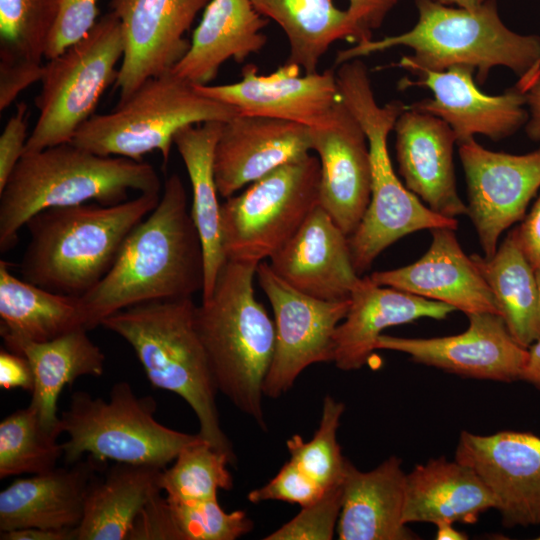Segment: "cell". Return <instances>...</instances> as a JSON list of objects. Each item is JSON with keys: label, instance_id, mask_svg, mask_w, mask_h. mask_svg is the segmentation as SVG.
<instances>
[{"label": "cell", "instance_id": "6da1fadb", "mask_svg": "<svg viewBox=\"0 0 540 540\" xmlns=\"http://www.w3.org/2000/svg\"><path fill=\"white\" fill-rule=\"evenodd\" d=\"M204 286L201 239L178 174L157 206L127 236L111 269L80 297L88 331L110 315L155 300L190 298Z\"/></svg>", "mask_w": 540, "mask_h": 540}, {"label": "cell", "instance_id": "7a4b0ae2", "mask_svg": "<svg viewBox=\"0 0 540 540\" xmlns=\"http://www.w3.org/2000/svg\"><path fill=\"white\" fill-rule=\"evenodd\" d=\"M418 21L408 31L381 39H370L339 50L334 66L383 52L408 47L396 66L417 74L444 71L455 65L475 69L482 85L497 66L512 70L516 85L525 92L540 71V37L510 30L501 20L496 0H485L476 10L453 8L434 0H415Z\"/></svg>", "mask_w": 540, "mask_h": 540}, {"label": "cell", "instance_id": "3957f363", "mask_svg": "<svg viewBox=\"0 0 540 540\" xmlns=\"http://www.w3.org/2000/svg\"><path fill=\"white\" fill-rule=\"evenodd\" d=\"M159 193L116 205L52 207L26 223L30 241L22 278L49 291L81 297L108 273L129 233L157 206Z\"/></svg>", "mask_w": 540, "mask_h": 540}, {"label": "cell", "instance_id": "277c9868", "mask_svg": "<svg viewBox=\"0 0 540 540\" xmlns=\"http://www.w3.org/2000/svg\"><path fill=\"white\" fill-rule=\"evenodd\" d=\"M160 178L144 161L101 156L72 142L21 157L0 191V251L13 248L19 230L36 213L95 201L116 205L129 192L159 193Z\"/></svg>", "mask_w": 540, "mask_h": 540}, {"label": "cell", "instance_id": "5b68a950", "mask_svg": "<svg viewBox=\"0 0 540 540\" xmlns=\"http://www.w3.org/2000/svg\"><path fill=\"white\" fill-rule=\"evenodd\" d=\"M259 263L226 259L211 294L195 308V326L216 387L265 428L263 386L275 349V325L256 299Z\"/></svg>", "mask_w": 540, "mask_h": 540}, {"label": "cell", "instance_id": "8992f818", "mask_svg": "<svg viewBox=\"0 0 540 540\" xmlns=\"http://www.w3.org/2000/svg\"><path fill=\"white\" fill-rule=\"evenodd\" d=\"M195 308L192 297L149 301L110 315L101 326L132 347L152 386L186 401L201 437L234 464L236 456L217 410L218 389L195 326Z\"/></svg>", "mask_w": 540, "mask_h": 540}, {"label": "cell", "instance_id": "52a82bcc", "mask_svg": "<svg viewBox=\"0 0 540 540\" xmlns=\"http://www.w3.org/2000/svg\"><path fill=\"white\" fill-rule=\"evenodd\" d=\"M336 79L343 102L366 134L371 159L370 202L358 227L348 236L352 263L360 276L384 249L405 235L439 227L456 230L458 221L422 204L394 172L387 139L406 105L393 100L380 106L367 66L360 59L337 66Z\"/></svg>", "mask_w": 540, "mask_h": 540}, {"label": "cell", "instance_id": "ba28073f", "mask_svg": "<svg viewBox=\"0 0 540 540\" xmlns=\"http://www.w3.org/2000/svg\"><path fill=\"white\" fill-rule=\"evenodd\" d=\"M237 114L232 106L201 94L195 85L168 72L144 81L111 112L94 114L71 142L101 156L136 161L158 150L166 164L180 129L227 122Z\"/></svg>", "mask_w": 540, "mask_h": 540}, {"label": "cell", "instance_id": "9c48e42d", "mask_svg": "<svg viewBox=\"0 0 540 540\" xmlns=\"http://www.w3.org/2000/svg\"><path fill=\"white\" fill-rule=\"evenodd\" d=\"M151 396L138 397L125 381L113 385L109 400L85 391L71 396L69 408L60 416L64 460L72 465L90 455L106 462H124L166 468L188 445L202 439L164 426L154 414Z\"/></svg>", "mask_w": 540, "mask_h": 540}, {"label": "cell", "instance_id": "30bf717a", "mask_svg": "<svg viewBox=\"0 0 540 540\" xmlns=\"http://www.w3.org/2000/svg\"><path fill=\"white\" fill-rule=\"evenodd\" d=\"M123 52L121 23L110 11L80 40L47 60L35 98L39 117L23 155L72 141L94 115L104 91L115 83Z\"/></svg>", "mask_w": 540, "mask_h": 540}, {"label": "cell", "instance_id": "8fae6325", "mask_svg": "<svg viewBox=\"0 0 540 540\" xmlns=\"http://www.w3.org/2000/svg\"><path fill=\"white\" fill-rule=\"evenodd\" d=\"M320 162L313 155L282 165L221 204L226 259L260 263L277 252L319 205Z\"/></svg>", "mask_w": 540, "mask_h": 540}, {"label": "cell", "instance_id": "7c38bea8", "mask_svg": "<svg viewBox=\"0 0 540 540\" xmlns=\"http://www.w3.org/2000/svg\"><path fill=\"white\" fill-rule=\"evenodd\" d=\"M256 278L272 306L275 325V349L263 393L278 398L308 366L332 361L333 336L347 314L350 298L326 301L308 296L262 261Z\"/></svg>", "mask_w": 540, "mask_h": 540}, {"label": "cell", "instance_id": "4fadbf2b", "mask_svg": "<svg viewBox=\"0 0 540 540\" xmlns=\"http://www.w3.org/2000/svg\"><path fill=\"white\" fill-rule=\"evenodd\" d=\"M457 144L468 188L467 215L489 258L501 234L524 217L540 188V147L514 155L488 150L475 137Z\"/></svg>", "mask_w": 540, "mask_h": 540}, {"label": "cell", "instance_id": "5bb4252c", "mask_svg": "<svg viewBox=\"0 0 540 540\" xmlns=\"http://www.w3.org/2000/svg\"><path fill=\"white\" fill-rule=\"evenodd\" d=\"M211 0H111L120 20L124 52L114 88L119 101L144 81L170 72L190 47L185 38ZM118 101V102H119Z\"/></svg>", "mask_w": 540, "mask_h": 540}, {"label": "cell", "instance_id": "9a60e30c", "mask_svg": "<svg viewBox=\"0 0 540 540\" xmlns=\"http://www.w3.org/2000/svg\"><path fill=\"white\" fill-rule=\"evenodd\" d=\"M455 459L491 491L507 528L540 525V437L527 431H462Z\"/></svg>", "mask_w": 540, "mask_h": 540}, {"label": "cell", "instance_id": "2e32d148", "mask_svg": "<svg viewBox=\"0 0 540 540\" xmlns=\"http://www.w3.org/2000/svg\"><path fill=\"white\" fill-rule=\"evenodd\" d=\"M467 329L456 335L404 338L382 334L376 349L405 353L416 362L462 377L513 382L522 380L528 348L493 313L469 314Z\"/></svg>", "mask_w": 540, "mask_h": 540}, {"label": "cell", "instance_id": "e0dca14e", "mask_svg": "<svg viewBox=\"0 0 540 540\" xmlns=\"http://www.w3.org/2000/svg\"><path fill=\"white\" fill-rule=\"evenodd\" d=\"M295 63L285 62L268 75L247 64L241 80L221 85H195L203 95L235 108L238 114L270 117L317 127L326 122L340 101L336 69L304 73Z\"/></svg>", "mask_w": 540, "mask_h": 540}, {"label": "cell", "instance_id": "ac0fdd59", "mask_svg": "<svg viewBox=\"0 0 540 540\" xmlns=\"http://www.w3.org/2000/svg\"><path fill=\"white\" fill-rule=\"evenodd\" d=\"M310 134L312 150L320 162L319 205L350 236L371 197L372 168L366 134L342 97L326 122L310 128Z\"/></svg>", "mask_w": 540, "mask_h": 540}, {"label": "cell", "instance_id": "d6986e66", "mask_svg": "<svg viewBox=\"0 0 540 540\" xmlns=\"http://www.w3.org/2000/svg\"><path fill=\"white\" fill-rule=\"evenodd\" d=\"M475 69L455 65L444 71H421L417 80L403 79L401 88L426 87L432 98L416 101L410 107L446 122L457 143L475 135L494 141L516 132L528 120L526 97L517 86L500 95L483 93L474 81Z\"/></svg>", "mask_w": 540, "mask_h": 540}, {"label": "cell", "instance_id": "ffe728a7", "mask_svg": "<svg viewBox=\"0 0 540 540\" xmlns=\"http://www.w3.org/2000/svg\"><path fill=\"white\" fill-rule=\"evenodd\" d=\"M312 150L310 128L285 120L237 114L224 122L214 151L219 196H233L245 185Z\"/></svg>", "mask_w": 540, "mask_h": 540}, {"label": "cell", "instance_id": "44dd1931", "mask_svg": "<svg viewBox=\"0 0 540 540\" xmlns=\"http://www.w3.org/2000/svg\"><path fill=\"white\" fill-rule=\"evenodd\" d=\"M270 260V267L282 280L321 300L349 299L360 279L348 236L320 205Z\"/></svg>", "mask_w": 540, "mask_h": 540}, {"label": "cell", "instance_id": "7402d4cb", "mask_svg": "<svg viewBox=\"0 0 540 540\" xmlns=\"http://www.w3.org/2000/svg\"><path fill=\"white\" fill-rule=\"evenodd\" d=\"M393 130L399 172L407 189L442 216L467 215L456 186L457 138L451 127L435 115L406 106Z\"/></svg>", "mask_w": 540, "mask_h": 540}, {"label": "cell", "instance_id": "603a6c76", "mask_svg": "<svg viewBox=\"0 0 540 540\" xmlns=\"http://www.w3.org/2000/svg\"><path fill=\"white\" fill-rule=\"evenodd\" d=\"M425 254L412 264L370 275L378 285L396 288L453 306L466 315H500L494 295L471 256L461 249L455 229L431 230Z\"/></svg>", "mask_w": 540, "mask_h": 540}, {"label": "cell", "instance_id": "cb8c5ba5", "mask_svg": "<svg viewBox=\"0 0 540 540\" xmlns=\"http://www.w3.org/2000/svg\"><path fill=\"white\" fill-rule=\"evenodd\" d=\"M456 309L446 303L360 277L350 295V305L333 336V359L344 371L362 368L377 350L382 332L420 318L443 320Z\"/></svg>", "mask_w": 540, "mask_h": 540}, {"label": "cell", "instance_id": "d4e9b609", "mask_svg": "<svg viewBox=\"0 0 540 540\" xmlns=\"http://www.w3.org/2000/svg\"><path fill=\"white\" fill-rule=\"evenodd\" d=\"M69 466L17 479L2 490L0 532L77 528L89 486L107 468V463L86 455Z\"/></svg>", "mask_w": 540, "mask_h": 540}, {"label": "cell", "instance_id": "484cf974", "mask_svg": "<svg viewBox=\"0 0 540 540\" xmlns=\"http://www.w3.org/2000/svg\"><path fill=\"white\" fill-rule=\"evenodd\" d=\"M406 476L397 456H390L370 471H361L348 461L337 524L338 538L417 539L403 520Z\"/></svg>", "mask_w": 540, "mask_h": 540}, {"label": "cell", "instance_id": "4316f807", "mask_svg": "<svg viewBox=\"0 0 540 540\" xmlns=\"http://www.w3.org/2000/svg\"><path fill=\"white\" fill-rule=\"evenodd\" d=\"M268 20L251 0H211L193 31L189 50L170 72L193 85L209 84L229 59L242 63L262 50Z\"/></svg>", "mask_w": 540, "mask_h": 540}, {"label": "cell", "instance_id": "83f0119b", "mask_svg": "<svg viewBox=\"0 0 540 540\" xmlns=\"http://www.w3.org/2000/svg\"><path fill=\"white\" fill-rule=\"evenodd\" d=\"M495 506V499L483 480L456 459H430L407 473L403 512L406 524H470Z\"/></svg>", "mask_w": 540, "mask_h": 540}, {"label": "cell", "instance_id": "f1b7e54d", "mask_svg": "<svg viewBox=\"0 0 540 540\" xmlns=\"http://www.w3.org/2000/svg\"><path fill=\"white\" fill-rule=\"evenodd\" d=\"M87 332L79 327L45 342H4L6 349L29 361L34 376L30 404L45 430L57 437L62 433L57 401L63 388L79 377H100L104 372L105 355Z\"/></svg>", "mask_w": 540, "mask_h": 540}, {"label": "cell", "instance_id": "f546056e", "mask_svg": "<svg viewBox=\"0 0 540 540\" xmlns=\"http://www.w3.org/2000/svg\"><path fill=\"white\" fill-rule=\"evenodd\" d=\"M164 468L115 462L92 480L75 540H127L145 505L162 491Z\"/></svg>", "mask_w": 540, "mask_h": 540}, {"label": "cell", "instance_id": "4dcf8cb0", "mask_svg": "<svg viewBox=\"0 0 540 540\" xmlns=\"http://www.w3.org/2000/svg\"><path fill=\"white\" fill-rule=\"evenodd\" d=\"M224 122L189 125L174 136V145L187 170L191 188V215L198 230L204 259L202 299L207 298L226 261L222 247L218 190L214 175V151Z\"/></svg>", "mask_w": 540, "mask_h": 540}, {"label": "cell", "instance_id": "1f68e13d", "mask_svg": "<svg viewBox=\"0 0 540 540\" xmlns=\"http://www.w3.org/2000/svg\"><path fill=\"white\" fill-rule=\"evenodd\" d=\"M0 318L4 342H45L84 327L80 297L19 279L4 260L0 261Z\"/></svg>", "mask_w": 540, "mask_h": 540}, {"label": "cell", "instance_id": "d6a6232c", "mask_svg": "<svg viewBox=\"0 0 540 540\" xmlns=\"http://www.w3.org/2000/svg\"><path fill=\"white\" fill-rule=\"evenodd\" d=\"M471 258L491 289L512 337L529 348L538 338V285L513 229L491 257Z\"/></svg>", "mask_w": 540, "mask_h": 540}, {"label": "cell", "instance_id": "836d02e7", "mask_svg": "<svg viewBox=\"0 0 540 540\" xmlns=\"http://www.w3.org/2000/svg\"><path fill=\"white\" fill-rule=\"evenodd\" d=\"M259 14L276 22L289 43L286 62L304 73L317 72L321 58L338 40L355 43V32L347 10L333 0H251Z\"/></svg>", "mask_w": 540, "mask_h": 540}, {"label": "cell", "instance_id": "e575fe53", "mask_svg": "<svg viewBox=\"0 0 540 540\" xmlns=\"http://www.w3.org/2000/svg\"><path fill=\"white\" fill-rule=\"evenodd\" d=\"M57 438L41 425L31 404L5 417L0 422V479L55 469L64 455Z\"/></svg>", "mask_w": 540, "mask_h": 540}, {"label": "cell", "instance_id": "d590c367", "mask_svg": "<svg viewBox=\"0 0 540 540\" xmlns=\"http://www.w3.org/2000/svg\"><path fill=\"white\" fill-rule=\"evenodd\" d=\"M230 458L203 438L186 446L170 468L162 471L160 485L166 498L190 502L217 498L218 490H230L233 478Z\"/></svg>", "mask_w": 540, "mask_h": 540}, {"label": "cell", "instance_id": "8d00e7d4", "mask_svg": "<svg viewBox=\"0 0 540 540\" xmlns=\"http://www.w3.org/2000/svg\"><path fill=\"white\" fill-rule=\"evenodd\" d=\"M61 0H0V52L41 62Z\"/></svg>", "mask_w": 540, "mask_h": 540}, {"label": "cell", "instance_id": "74e56055", "mask_svg": "<svg viewBox=\"0 0 540 540\" xmlns=\"http://www.w3.org/2000/svg\"><path fill=\"white\" fill-rule=\"evenodd\" d=\"M345 410L342 402L330 395L323 400L319 427L308 442L293 435L286 442L290 460L327 490L343 484L348 460L342 455L337 430Z\"/></svg>", "mask_w": 540, "mask_h": 540}, {"label": "cell", "instance_id": "f35d334b", "mask_svg": "<svg viewBox=\"0 0 540 540\" xmlns=\"http://www.w3.org/2000/svg\"><path fill=\"white\" fill-rule=\"evenodd\" d=\"M167 501L181 540H235L253 529V522L245 511L227 513L217 498Z\"/></svg>", "mask_w": 540, "mask_h": 540}, {"label": "cell", "instance_id": "ab89813d", "mask_svg": "<svg viewBox=\"0 0 540 540\" xmlns=\"http://www.w3.org/2000/svg\"><path fill=\"white\" fill-rule=\"evenodd\" d=\"M343 484L327 489L315 502L289 522L267 535L265 540H330L337 527L342 505Z\"/></svg>", "mask_w": 540, "mask_h": 540}, {"label": "cell", "instance_id": "60d3db41", "mask_svg": "<svg viewBox=\"0 0 540 540\" xmlns=\"http://www.w3.org/2000/svg\"><path fill=\"white\" fill-rule=\"evenodd\" d=\"M325 491L299 466L289 460L274 478L264 486L250 491L247 497L255 504L278 500L304 507L318 500Z\"/></svg>", "mask_w": 540, "mask_h": 540}, {"label": "cell", "instance_id": "b9f144b4", "mask_svg": "<svg viewBox=\"0 0 540 540\" xmlns=\"http://www.w3.org/2000/svg\"><path fill=\"white\" fill-rule=\"evenodd\" d=\"M98 0H61V10L51 34L45 59L49 60L85 36L97 22Z\"/></svg>", "mask_w": 540, "mask_h": 540}, {"label": "cell", "instance_id": "7bdbcfd3", "mask_svg": "<svg viewBox=\"0 0 540 540\" xmlns=\"http://www.w3.org/2000/svg\"><path fill=\"white\" fill-rule=\"evenodd\" d=\"M44 65L0 52V111L6 110L26 88L40 82Z\"/></svg>", "mask_w": 540, "mask_h": 540}, {"label": "cell", "instance_id": "ee69618b", "mask_svg": "<svg viewBox=\"0 0 540 540\" xmlns=\"http://www.w3.org/2000/svg\"><path fill=\"white\" fill-rule=\"evenodd\" d=\"M160 493L140 511L127 540H181L169 502Z\"/></svg>", "mask_w": 540, "mask_h": 540}, {"label": "cell", "instance_id": "f6af8a7d", "mask_svg": "<svg viewBox=\"0 0 540 540\" xmlns=\"http://www.w3.org/2000/svg\"><path fill=\"white\" fill-rule=\"evenodd\" d=\"M26 113V104L18 103L15 114L9 118L0 136V191L24 154L29 137Z\"/></svg>", "mask_w": 540, "mask_h": 540}, {"label": "cell", "instance_id": "bcb514c9", "mask_svg": "<svg viewBox=\"0 0 540 540\" xmlns=\"http://www.w3.org/2000/svg\"><path fill=\"white\" fill-rule=\"evenodd\" d=\"M401 0H348L355 43L372 39L373 31L379 29L389 12Z\"/></svg>", "mask_w": 540, "mask_h": 540}, {"label": "cell", "instance_id": "7dc6e473", "mask_svg": "<svg viewBox=\"0 0 540 540\" xmlns=\"http://www.w3.org/2000/svg\"><path fill=\"white\" fill-rule=\"evenodd\" d=\"M0 387L6 390L21 388L32 392L34 376L26 357L8 349H1Z\"/></svg>", "mask_w": 540, "mask_h": 540}, {"label": "cell", "instance_id": "c3c4849f", "mask_svg": "<svg viewBox=\"0 0 540 540\" xmlns=\"http://www.w3.org/2000/svg\"><path fill=\"white\" fill-rule=\"evenodd\" d=\"M522 251L534 270L540 268V194L522 224L516 228Z\"/></svg>", "mask_w": 540, "mask_h": 540}, {"label": "cell", "instance_id": "681fc988", "mask_svg": "<svg viewBox=\"0 0 540 540\" xmlns=\"http://www.w3.org/2000/svg\"><path fill=\"white\" fill-rule=\"evenodd\" d=\"M1 540H75V529L25 528L0 533Z\"/></svg>", "mask_w": 540, "mask_h": 540}, {"label": "cell", "instance_id": "f907efd6", "mask_svg": "<svg viewBox=\"0 0 540 540\" xmlns=\"http://www.w3.org/2000/svg\"><path fill=\"white\" fill-rule=\"evenodd\" d=\"M524 93L529 107L526 132L530 139L540 141V71Z\"/></svg>", "mask_w": 540, "mask_h": 540}, {"label": "cell", "instance_id": "816d5d0a", "mask_svg": "<svg viewBox=\"0 0 540 540\" xmlns=\"http://www.w3.org/2000/svg\"><path fill=\"white\" fill-rule=\"evenodd\" d=\"M522 380L540 390V338L528 348V357Z\"/></svg>", "mask_w": 540, "mask_h": 540}, {"label": "cell", "instance_id": "f5cc1de1", "mask_svg": "<svg viewBox=\"0 0 540 540\" xmlns=\"http://www.w3.org/2000/svg\"><path fill=\"white\" fill-rule=\"evenodd\" d=\"M453 524H441L437 526L436 539H465L464 534L452 528Z\"/></svg>", "mask_w": 540, "mask_h": 540}, {"label": "cell", "instance_id": "db71d44e", "mask_svg": "<svg viewBox=\"0 0 540 540\" xmlns=\"http://www.w3.org/2000/svg\"><path fill=\"white\" fill-rule=\"evenodd\" d=\"M442 5L450 6L456 5L459 8H464L468 10L478 9L485 0H434Z\"/></svg>", "mask_w": 540, "mask_h": 540}, {"label": "cell", "instance_id": "11a10c76", "mask_svg": "<svg viewBox=\"0 0 540 540\" xmlns=\"http://www.w3.org/2000/svg\"><path fill=\"white\" fill-rule=\"evenodd\" d=\"M537 285H538V295H539V304H538V334L540 338V268L535 270ZM538 338V339H539Z\"/></svg>", "mask_w": 540, "mask_h": 540}, {"label": "cell", "instance_id": "9f6ffc18", "mask_svg": "<svg viewBox=\"0 0 540 540\" xmlns=\"http://www.w3.org/2000/svg\"><path fill=\"white\" fill-rule=\"evenodd\" d=\"M537 540H540V536H539V537H537Z\"/></svg>", "mask_w": 540, "mask_h": 540}]
</instances>
